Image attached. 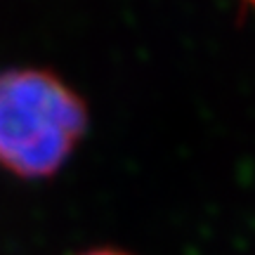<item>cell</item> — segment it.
I'll return each instance as SVG.
<instances>
[{"instance_id": "obj_1", "label": "cell", "mask_w": 255, "mask_h": 255, "mask_svg": "<svg viewBox=\"0 0 255 255\" xmlns=\"http://www.w3.org/2000/svg\"><path fill=\"white\" fill-rule=\"evenodd\" d=\"M88 130L78 92L45 69L0 73V165L24 180L59 173Z\"/></svg>"}, {"instance_id": "obj_2", "label": "cell", "mask_w": 255, "mask_h": 255, "mask_svg": "<svg viewBox=\"0 0 255 255\" xmlns=\"http://www.w3.org/2000/svg\"><path fill=\"white\" fill-rule=\"evenodd\" d=\"M81 255H130V253H123V251H116V248H97V251H88V253Z\"/></svg>"}]
</instances>
